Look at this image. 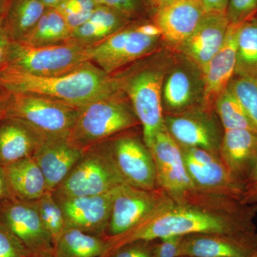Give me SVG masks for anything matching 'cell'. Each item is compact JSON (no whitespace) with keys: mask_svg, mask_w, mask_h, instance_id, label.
Returning <instances> with one entry per match:
<instances>
[{"mask_svg":"<svg viewBox=\"0 0 257 257\" xmlns=\"http://www.w3.org/2000/svg\"><path fill=\"white\" fill-rule=\"evenodd\" d=\"M257 204H243L232 198L192 189L169 196L151 214L123 234L105 236L107 257L133 241L192 234H238L256 231Z\"/></svg>","mask_w":257,"mask_h":257,"instance_id":"obj_1","label":"cell"},{"mask_svg":"<svg viewBox=\"0 0 257 257\" xmlns=\"http://www.w3.org/2000/svg\"><path fill=\"white\" fill-rule=\"evenodd\" d=\"M0 89L10 94L43 96L78 109L124 92L121 79L106 73L91 62L71 73L51 77L5 67L0 72Z\"/></svg>","mask_w":257,"mask_h":257,"instance_id":"obj_2","label":"cell"},{"mask_svg":"<svg viewBox=\"0 0 257 257\" xmlns=\"http://www.w3.org/2000/svg\"><path fill=\"white\" fill-rule=\"evenodd\" d=\"M124 92L93 101L79 109L69 139L86 150L140 124L125 103Z\"/></svg>","mask_w":257,"mask_h":257,"instance_id":"obj_3","label":"cell"},{"mask_svg":"<svg viewBox=\"0 0 257 257\" xmlns=\"http://www.w3.org/2000/svg\"><path fill=\"white\" fill-rule=\"evenodd\" d=\"M124 183L106 141L86 150L52 194L59 197L99 195Z\"/></svg>","mask_w":257,"mask_h":257,"instance_id":"obj_4","label":"cell"},{"mask_svg":"<svg viewBox=\"0 0 257 257\" xmlns=\"http://www.w3.org/2000/svg\"><path fill=\"white\" fill-rule=\"evenodd\" d=\"M89 62V47L64 44L35 47L13 41L5 67L37 77H51L71 73Z\"/></svg>","mask_w":257,"mask_h":257,"instance_id":"obj_5","label":"cell"},{"mask_svg":"<svg viewBox=\"0 0 257 257\" xmlns=\"http://www.w3.org/2000/svg\"><path fill=\"white\" fill-rule=\"evenodd\" d=\"M79 112L48 98L16 93L10 94L8 116L25 120L47 138H64L70 136Z\"/></svg>","mask_w":257,"mask_h":257,"instance_id":"obj_6","label":"cell"},{"mask_svg":"<svg viewBox=\"0 0 257 257\" xmlns=\"http://www.w3.org/2000/svg\"><path fill=\"white\" fill-rule=\"evenodd\" d=\"M165 75L160 70L145 69L121 79L122 89L143 126L144 143L149 149L157 133L165 127L162 84Z\"/></svg>","mask_w":257,"mask_h":257,"instance_id":"obj_7","label":"cell"},{"mask_svg":"<svg viewBox=\"0 0 257 257\" xmlns=\"http://www.w3.org/2000/svg\"><path fill=\"white\" fill-rule=\"evenodd\" d=\"M160 39L146 35L140 25L124 28L89 47L90 61L111 75L118 69L155 50Z\"/></svg>","mask_w":257,"mask_h":257,"instance_id":"obj_8","label":"cell"},{"mask_svg":"<svg viewBox=\"0 0 257 257\" xmlns=\"http://www.w3.org/2000/svg\"><path fill=\"white\" fill-rule=\"evenodd\" d=\"M179 147L194 189L241 200L243 186L230 175L218 154L194 147Z\"/></svg>","mask_w":257,"mask_h":257,"instance_id":"obj_9","label":"cell"},{"mask_svg":"<svg viewBox=\"0 0 257 257\" xmlns=\"http://www.w3.org/2000/svg\"><path fill=\"white\" fill-rule=\"evenodd\" d=\"M0 223L23 242L33 256L52 252L53 240L42 223L37 200L10 198L0 205Z\"/></svg>","mask_w":257,"mask_h":257,"instance_id":"obj_10","label":"cell"},{"mask_svg":"<svg viewBox=\"0 0 257 257\" xmlns=\"http://www.w3.org/2000/svg\"><path fill=\"white\" fill-rule=\"evenodd\" d=\"M106 143L125 183L147 190L158 188L155 161L143 140L126 134Z\"/></svg>","mask_w":257,"mask_h":257,"instance_id":"obj_11","label":"cell"},{"mask_svg":"<svg viewBox=\"0 0 257 257\" xmlns=\"http://www.w3.org/2000/svg\"><path fill=\"white\" fill-rule=\"evenodd\" d=\"M167 131L180 146L202 149L219 155L224 130L210 110L193 107L165 115Z\"/></svg>","mask_w":257,"mask_h":257,"instance_id":"obj_12","label":"cell"},{"mask_svg":"<svg viewBox=\"0 0 257 257\" xmlns=\"http://www.w3.org/2000/svg\"><path fill=\"white\" fill-rule=\"evenodd\" d=\"M167 196L160 187L147 190L123 184L113 201L105 236H117L132 229L150 215Z\"/></svg>","mask_w":257,"mask_h":257,"instance_id":"obj_13","label":"cell"},{"mask_svg":"<svg viewBox=\"0 0 257 257\" xmlns=\"http://www.w3.org/2000/svg\"><path fill=\"white\" fill-rule=\"evenodd\" d=\"M119 187L99 195L72 197L54 196L63 212L66 228L105 236L113 201Z\"/></svg>","mask_w":257,"mask_h":257,"instance_id":"obj_14","label":"cell"},{"mask_svg":"<svg viewBox=\"0 0 257 257\" xmlns=\"http://www.w3.org/2000/svg\"><path fill=\"white\" fill-rule=\"evenodd\" d=\"M150 150L155 161L159 187L169 196L179 195L194 189L180 147L165 126L155 135Z\"/></svg>","mask_w":257,"mask_h":257,"instance_id":"obj_15","label":"cell"},{"mask_svg":"<svg viewBox=\"0 0 257 257\" xmlns=\"http://www.w3.org/2000/svg\"><path fill=\"white\" fill-rule=\"evenodd\" d=\"M241 23L230 24L224 44L201 71L203 107L212 111L215 101L227 89L235 73L238 35Z\"/></svg>","mask_w":257,"mask_h":257,"instance_id":"obj_16","label":"cell"},{"mask_svg":"<svg viewBox=\"0 0 257 257\" xmlns=\"http://www.w3.org/2000/svg\"><path fill=\"white\" fill-rule=\"evenodd\" d=\"M256 252L257 230L238 234L185 235L181 246V256L249 257Z\"/></svg>","mask_w":257,"mask_h":257,"instance_id":"obj_17","label":"cell"},{"mask_svg":"<svg viewBox=\"0 0 257 257\" xmlns=\"http://www.w3.org/2000/svg\"><path fill=\"white\" fill-rule=\"evenodd\" d=\"M206 13L202 0H177L155 12V24L160 30L161 39L177 50Z\"/></svg>","mask_w":257,"mask_h":257,"instance_id":"obj_18","label":"cell"},{"mask_svg":"<svg viewBox=\"0 0 257 257\" xmlns=\"http://www.w3.org/2000/svg\"><path fill=\"white\" fill-rule=\"evenodd\" d=\"M229 25L226 13H207L197 28L177 51L201 72L222 46Z\"/></svg>","mask_w":257,"mask_h":257,"instance_id":"obj_19","label":"cell"},{"mask_svg":"<svg viewBox=\"0 0 257 257\" xmlns=\"http://www.w3.org/2000/svg\"><path fill=\"white\" fill-rule=\"evenodd\" d=\"M47 138L25 120L3 118L0 120V167L33 157Z\"/></svg>","mask_w":257,"mask_h":257,"instance_id":"obj_20","label":"cell"},{"mask_svg":"<svg viewBox=\"0 0 257 257\" xmlns=\"http://www.w3.org/2000/svg\"><path fill=\"white\" fill-rule=\"evenodd\" d=\"M84 151L69 138L45 140L33 157L45 176L48 192H53L63 182Z\"/></svg>","mask_w":257,"mask_h":257,"instance_id":"obj_21","label":"cell"},{"mask_svg":"<svg viewBox=\"0 0 257 257\" xmlns=\"http://www.w3.org/2000/svg\"><path fill=\"white\" fill-rule=\"evenodd\" d=\"M219 155L230 175L243 186L257 162V133L224 130Z\"/></svg>","mask_w":257,"mask_h":257,"instance_id":"obj_22","label":"cell"},{"mask_svg":"<svg viewBox=\"0 0 257 257\" xmlns=\"http://www.w3.org/2000/svg\"><path fill=\"white\" fill-rule=\"evenodd\" d=\"M203 96V82L184 67H177L164 77L162 104L170 113H178L194 107Z\"/></svg>","mask_w":257,"mask_h":257,"instance_id":"obj_23","label":"cell"},{"mask_svg":"<svg viewBox=\"0 0 257 257\" xmlns=\"http://www.w3.org/2000/svg\"><path fill=\"white\" fill-rule=\"evenodd\" d=\"M128 20L114 10L98 5L90 18L72 32L68 44L93 46L126 28Z\"/></svg>","mask_w":257,"mask_h":257,"instance_id":"obj_24","label":"cell"},{"mask_svg":"<svg viewBox=\"0 0 257 257\" xmlns=\"http://www.w3.org/2000/svg\"><path fill=\"white\" fill-rule=\"evenodd\" d=\"M3 168L10 192L15 198L37 201L47 192L45 176L34 157Z\"/></svg>","mask_w":257,"mask_h":257,"instance_id":"obj_25","label":"cell"},{"mask_svg":"<svg viewBox=\"0 0 257 257\" xmlns=\"http://www.w3.org/2000/svg\"><path fill=\"white\" fill-rule=\"evenodd\" d=\"M107 250L104 236L89 234L74 228H65L54 244L53 257H103Z\"/></svg>","mask_w":257,"mask_h":257,"instance_id":"obj_26","label":"cell"},{"mask_svg":"<svg viewBox=\"0 0 257 257\" xmlns=\"http://www.w3.org/2000/svg\"><path fill=\"white\" fill-rule=\"evenodd\" d=\"M47 9L40 0H8L3 17L11 40L23 41Z\"/></svg>","mask_w":257,"mask_h":257,"instance_id":"obj_27","label":"cell"},{"mask_svg":"<svg viewBox=\"0 0 257 257\" xmlns=\"http://www.w3.org/2000/svg\"><path fill=\"white\" fill-rule=\"evenodd\" d=\"M72 32L58 10L47 8L31 32L20 42L35 47L64 45L68 44Z\"/></svg>","mask_w":257,"mask_h":257,"instance_id":"obj_28","label":"cell"},{"mask_svg":"<svg viewBox=\"0 0 257 257\" xmlns=\"http://www.w3.org/2000/svg\"><path fill=\"white\" fill-rule=\"evenodd\" d=\"M234 76L257 79V14L240 25Z\"/></svg>","mask_w":257,"mask_h":257,"instance_id":"obj_29","label":"cell"},{"mask_svg":"<svg viewBox=\"0 0 257 257\" xmlns=\"http://www.w3.org/2000/svg\"><path fill=\"white\" fill-rule=\"evenodd\" d=\"M214 109L224 130H247L257 133L244 108L228 88L216 99Z\"/></svg>","mask_w":257,"mask_h":257,"instance_id":"obj_30","label":"cell"},{"mask_svg":"<svg viewBox=\"0 0 257 257\" xmlns=\"http://www.w3.org/2000/svg\"><path fill=\"white\" fill-rule=\"evenodd\" d=\"M37 204L42 223L52 236L54 245L66 228L63 212L52 192L48 191L37 200Z\"/></svg>","mask_w":257,"mask_h":257,"instance_id":"obj_31","label":"cell"},{"mask_svg":"<svg viewBox=\"0 0 257 257\" xmlns=\"http://www.w3.org/2000/svg\"><path fill=\"white\" fill-rule=\"evenodd\" d=\"M228 89L237 98L257 128V79L234 76Z\"/></svg>","mask_w":257,"mask_h":257,"instance_id":"obj_32","label":"cell"},{"mask_svg":"<svg viewBox=\"0 0 257 257\" xmlns=\"http://www.w3.org/2000/svg\"><path fill=\"white\" fill-rule=\"evenodd\" d=\"M97 6L94 0H64L56 9L73 31L90 18Z\"/></svg>","mask_w":257,"mask_h":257,"instance_id":"obj_33","label":"cell"},{"mask_svg":"<svg viewBox=\"0 0 257 257\" xmlns=\"http://www.w3.org/2000/svg\"><path fill=\"white\" fill-rule=\"evenodd\" d=\"M30 256L33 255L23 242L5 225L0 223V257Z\"/></svg>","mask_w":257,"mask_h":257,"instance_id":"obj_34","label":"cell"},{"mask_svg":"<svg viewBox=\"0 0 257 257\" xmlns=\"http://www.w3.org/2000/svg\"><path fill=\"white\" fill-rule=\"evenodd\" d=\"M257 14V0H229L226 16L230 24H239Z\"/></svg>","mask_w":257,"mask_h":257,"instance_id":"obj_35","label":"cell"},{"mask_svg":"<svg viewBox=\"0 0 257 257\" xmlns=\"http://www.w3.org/2000/svg\"><path fill=\"white\" fill-rule=\"evenodd\" d=\"M155 241L140 240L126 243L116 248L107 257H152Z\"/></svg>","mask_w":257,"mask_h":257,"instance_id":"obj_36","label":"cell"},{"mask_svg":"<svg viewBox=\"0 0 257 257\" xmlns=\"http://www.w3.org/2000/svg\"><path fill=\"white\" fill-rule=\"evenodd\" d=\"M184 236L173 235L155 241L152 257L181 256V246Z\"/></svg>","mask_w":257,"mask_h":257,"instance_id":"obj_37","label":"cell"},{"mask_svg":"<svg viewBox=\"0 0 257 257\" xmlns=\"http://www.w3.org/2000/svg\"><path fill=\"white\" fill-rule=\"evenodd\" d=\"M98 5H102L118 12L128 20L138 15L141 8L140 0H94Z\"/></svg>","mask_w":257,"mask_h":257,"instance_id":"obj_38","label":"cell"},{"mask_svg":"<svg viewBox=\"0 0 257 257\" xmlns=\"http://www.w3.org/2000/svg\"><path fill=\"white\" fill-rule=\"evenodd\" d=\"M240 202L243 204H257V162L243 184L242 197Z\"/></svg>","mask_w":257,"mask_h":257,"instance_id":"obj_39","label":"cell"},{"mask_svg":"<svg viewBox=\"0 0 257 257\" xmlns=\"http://www.w3.org/2000/svg\"><path fill=\"white\" fill-rule=\"evenodd\" d=\"M13 40H11L7 29L4 17L0 15V72L5 68L8 63V55L10 45Z\"/></svg>","mask_w":257,"mask_h":257,"instance_id":"obj_40","label":"cell"},{"mask_svg":"<svg viewBox=\"0 0 257 257\" xmlns=\"http://www.w3.org/2000/svg\"><path fill=\"white\" fill-rule=\"evenodd\" d=\"M229 0H202L207 13H226Z\"/></svg>","mask_w":257,"mask_h":257,"instance_id":"obj_41","label":"cell"},{"mask_svg":"<svg viewBox=\"0 0 257 257\" xmlns=\"http://www.w3.org/2000/svg\"><path fill=\"white\" fill-rule=\"evenodd\" d=\"M13 197L5 176L4 168L0 167V205Z\"/></svg>","mask_w":257,"mask_h":257,"instance_id":"obj_42","label":"cell"},{"mask_svg":"<svg viewBox=\"0 0 257 257\" xmlns=\"http://www.w3.org/2000/svg\"><path fill=\"white\" fill-rule=\"evenodd\" d=\"M10 101V93L0 89V120L8 116Z\"/></svg>","mask_w":257,"mask_h":257,"instance_id":"obj_43","label":"cell"},{"mask_svg":"<svg viewBox=\"0 0 257 257\" xmlns=\"http://www.w3.org/2000/svg\"><path fill=\"white\" fill-rule=\"evenodd\" d=\"M175 1H177V0H150V5H151L152 8L155 10V12L160 10L161 8H164V7L172 4Z\"/></svg>","mask_w":257,"mask_h":257,"instance_id":"obj_44","label":"cell"},{"mask_svg":"<svg viewBox=\"0 0 257 257\" xmlns=\"http://www.w3.org/2000/svg\"><path fill=\"white\" fill-rule=\"evenodd\" d=\"M47 8H57L64 0H40Z\"/></svg>","mask_w":257,"mask_h":257,"instance_id":"obj_45","label":"cell"},{"mask_svg":"<svg viewBox=\"0 0 257 257\" xmlns=\"http://www.w3.org/2000/svg\"><path fill=\"white\" fill-rule=\"evenodd\" d=\"M8 1V0H0V15H3L4 13Z\"/></svg>","mask_w":257,"mask_h":257,"instance_id":"obj_46","label":"cell"},{"mask_svg":"<svg viewBox=\"0 0 257 257\" xmlns=\"http://www.w3.org/2000/svg\"><path fill=\"white\" fill-rule=\"evenodd\" d=\"M37 257H53L52 252H45L39 255Z\"/></svg>","mask_w":257,"mask_h":257,"instance_id":"obj_47","label":"cell"},{"mask_svg":"<svg viewBox=\"0 0 257 257\" xmlns=\"http://www.w3.org/2000/svg\"><path fill=\"white\" fill-rule=\"evenodd\" d=\"M249 257H257V252L255 253L254 254H253L252 256Z\"/></svg>","mask_w":257,"mask_h":257,"instance_id":"obj_48","label":"cell"},{"mask_svg":"<svg viewBox=\"0 0 257 257\" xmlns=\"http://www.w3.org/2000/svg\"><path fill=\"white\" fill-rule=\"evenodd\" d=\"M179 257H197V256H181Z\"/></svg>","mask_w":257,"mask_h":257,"instance_id":"obj_49","label":"cell"},{"mask_svg":"<svg viewBox=\"0 0 257 257\" xmlns=\"http://www.w3.org/2000/svg\"><path fill=\"white\" fill-rule=\"evenodd\" d=\"M30 257H34V256H30Z\"/></svg>","mask_w":257,"mask_h":257,"instance_id":"obj_50","label":"cell"}]
</instances>
